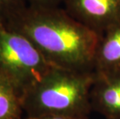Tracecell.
Listing matches in <instances>:
<instances>
[{
    "label": "cell",
    "instance_id": "obj_8",
    "mask_svg": "<svg viewBox=\"0 0 120 119\" xmlns=\"http://www.w3.org/2000/svg\"><path fill=\"white\" fill-rule=\"evenodd\" d=\"M26 0H0V21L6 23L29 6Z\"/></svg>",
    "mask_w": 120,
    "mask_h": 119
},
{
    "label": "cell",
    "instance_id": "obj_5",
    "mask_svg": "<svg viewBox=\"0 0 120 119\" xmlns=\"http://www.w3.org/2000/svg\"><path fill=\"white\" fill-rule=\"evenodd\" d=\"M94 72L91 90V108L107 119H120V70Z\"/></svg>",
    "mask_w": 120,
    "mask_h": 119
},
{
    "label": "cell",
    "instance_id": "obj_7",
    "mask_svg": "<svg viewBox=\"0 0 120 119\" xmlns=\"http://www.w3.org/2000/svg\"><path fill=\"white\" fill-rule=\"evenodd\" d=\"M23 112L21 94L0 75V119H22Z\"/></svg>",
    "mask_w": 120,
    "mask_h": 119
},
{
    "label": "cell",
    "instance_id": "obj_4",
    "mask_svg": "<svg viewBox=\"0 0 120 119\" xmlns=\"http://www.w3.org/2000/svg\"><path fill=\"white\" fill-rule=\"evenodd\" d=\"M71 17L100 35L120 22V0H64Z\"/></svg>",
    "mask_w": 120,
    "mask_h": 119
},
{
    "label": "cell",
    "instance_id": "obj_9",
    "mask_svg": "<svg viewBox=\"0 0 120 119\" xmlns=\"http://www.w3.org/2000/svg\"><path fill=\"white\" fill-rule=\"evenodd\" d=\"M30 7L37 9L58 8L64 0H26Z\"/></svg>",
    "mask_w": 120,
    "mask_h": 119
},
{
    "label": "cell",
    "instance_id": "obj_10",
    "mask_svg": "<svg viewBox=\"0 0 120 119\" xmlns=\"http://www.w3.org/2000/svg\"><path fill=\"white\" fill-rule=\"evenodd\" d=\"M26 119H88V116H75L66 115H48L34 118H26Z\"/></svg>",
    "mask_w": 120,
    "mask_h": 119
},
{
    "label": "cell",
    "instance_id": "obj_2",
    "mask_svg": "<svg viewBox=\"0 0 120 119\" xmlns=\"http://www.w3.org/2000/svg\"><path fill=\"white\" fill-rule=\"evenodd\" d=\"M94 72L53 67L22 96L27 118L48 115L88 116Z\"/></svg>",
    "mask_w": 120,
    "mask_h": 119
},
{
    "label": "cell",
    "instance_id": "obj_3",
    "mask_svg": "<svg viewBox=\"0 0 120 119\" xmlns=\"http://www.w3.org/2000/svg\"><path fill=\"white\" fill-rule=\"evenodd\" d=\"M53 67L26 37L0 21V75L22 96Z\"/></svg>",
    "mask_w": 120,
    "mask_h": 119
},
{
    "label": "cell",
    "instance_id": "obj_6",
    "mask_svg": "<svg viewBox=\"0 0 120 119\" xmlns=\"http://www.w3.org/2000/svg\"><path fill=\"white\" fill-rule=\"evenodd\" d=\"M120 70V22L100 34L94 62V71Z\"/></svg>",
    "mask_w": 120,
    "mask_h": 119
},
{
    "label": "cell",
    "instance_id": "obj_1",
    "mask_svg": "<svg viewBox=\"0 0 120 119\" xmlns=\"http://www.w3.org/2000/svg\"><path fill=\"white\" fill-rule=\"evenodd\" d=\"M23 35L50 65L74 71H94L100 35L58 8L28 6L4 23Z\"/></svg>",
    "mask_w": 120,
    "mask_h": 119
}]
</instances>
